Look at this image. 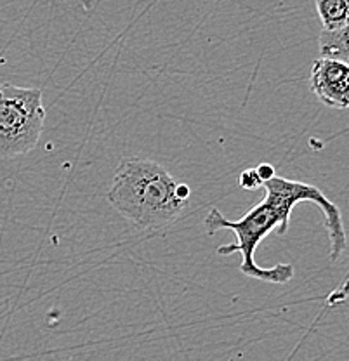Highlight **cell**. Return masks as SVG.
I'll list each match as a JSON object with an SVG mask.
<instances>
[{
	"label": "cell",
	"instance_id": "1",
	"mask_svg": "<svg viewBox=\"0 0 349 361\" xmlns=\"http://www.w3.org/2000/svg\"><path fill=\"white\" fill-rule=\"evenodd\" d=\"M262 186L266 190V197L257 205H254L242 219L230 221L221 214L219 209L216 207L210 209L204 221L209 235L214 236L221 229H230L236 235V242L217 247V254H242L240 271L247 278H256V280L275 285L288 283L295 274L294 266L276 264L271 268H261L256 264L254 254H256L259 243L266 236H269V233L276 231L280 236L287 235L294 207L298 203L307 202L317 205L324 214L326 236H329L330 243V261H339L348 247L346 228H344L341 209L325 197L324 191L318 190L313 184L285 179L281 176H275L273 179L266 180Z\"/></svg>",
	"mask_w": 349,
	"mask_h": 361
},
{
	"label": "cell",
	"instance_id": "2",
	"mask_svg": "<svg viewBox=\"0 0 349 361\" xmlns=\"http://www.w3.org/2000/svg\"><path fill=\"white\" fill-rule=\"evenodd\" d=\"M178 179L157 161L141 157L120 160L108 202L129 223L142 229L171 226L185 209Z\"/></svg>",
	"mask_w": 349,
	"mask_h": 361
},
{
	"label": "cell",
	"instance_id": "3",
	"mask_svg": "<svg viewBox=\"0 0 349 361\" xmlns=\"http://www.w3.org/2000/svg\"><path fill=\"white\" fill-rule=\"evenodd\" d=\"M46 108L42 90L0 85V158H14L32 152L40 141Z\"/></svg>",
	"mask_w": 349,
	"mask_h": 361
},
{
	"label": "cell",
	"instance_id": "4",
	"mask_svg": "<svg viewBox=\"0 0 349 361\" xmlns=\"http://www.w3.org/2000/svg\"><path fill=\"white\" fill-rule=\"evenodd\" d=\"M310 87L320 103L333 110L349 108V65L333 58H318L311 66Z\"/></svg>",
	"mask_w": 349,
	"mask_h": 361
},
{
	"label": "cell",
	"instance_id": "5",
	"mask_svg": "<svg viewBox=\"0 0 349 361\" xmlns=\"http://www.w3.org/2000/svg\"><path fill=\"white\" fill-rule=\"evenodd\" d=\"M324 32H339L349 26V0H314Z\"/></svg>",
	"mask_w": 349,
	"mask_h": 361
},
{
	"label": "cell",
	"instance_id": "6",
	"mask_svg": "<svg viewBox=\"0 0 349 361\" xmlns=\"http://www.w3.org/2000/svg\"><path fill=\"white\" fill-rule=\"evenodd\" d=\"M320 56L341 59L349 65V26L339 32L320 33Z\"/></svg>",
	"mask_w": 349,
	"mask_h": 361
},
{
	"label": "cell",
	"instance_id": "7",
	"mask_svg": "<svg viewBox=\"0 0 349 361\" xmlns=\"http://www.w3.org/2000/svg\"><path fill=\"white\" fill-rule=\"evenodd\" d=\"M240 186L243 188V190H257V188L262 186V180L259 178L257 171L256 169H247V171L242 172V176H240Z\"/></svg>",
	"mask_w": 349,
	"mask_h": 361
},
{
	"label": "cell",
	"instance_id": "8",
	"mask_svg": "<svg viewBox=\"0 0 349 361\" xmlns=\"http://www.w3.org/2000/svg\"><path fill=\"white\" fill-rule=\"evenodd\" d=\"M256 171H257L259 178H261V180H262V184H264L266 180L273 179V178H275V176H276L275 167H273V165H269V164H261V165H257Z\"/></svg>",
	"mask_w": 349,
	"mask_h": 361
},
{
	"label": "cell",
	"instance_id": "9",
	"mask_svg": "<svg viewBox=\"0 0 349 361\" xmlns=\"http://www.w3.org/2000/svg\"><path fill=\"white\" fill-rule=\"evenodd\" d=\"M190 195H191L190 188H188L186 184L179 183V184H178V197L181 198L183 202H188V198H190Z\"/></svg>",
	"mask_w": 349,
	"mask_h": 361
}]
</instances>
